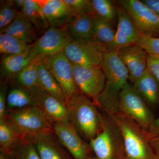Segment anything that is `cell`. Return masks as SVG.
Returning a JSON list of instances; mask_svg holds the SVG:
<instances>
[{
  "mask_svg": "<svg viewBox=\"0 0 159 159\" xmlns=\"http://www.w3.org/2000/svg\"><path fill=\"white\" fill-rule=\"evenodd\" d=\"M105 77L104 89L97 99V107L106 113L119 111V96L129 80V71L118 54V50L107 49L101 65Z\"/></svg>",
  "mask_w": 159,
  "mask_h": 159,
  "instance_id": "1",
  "label": "cell"
},
{
  "mask_svg": "<svg viewBox=\"0 0 159 159\" xmlns=\"http://www.w3.org/2000/svg\"><path fill=\"white\" fill-rule=\"evenodd\" d=\"M106 114L112 119L120 130L125 157L130 159H157L146 131L136 122L119 110Z\"/></svg>",
  "mask_w": 159,
  "mask_h": 159,
  "instance_id": "2",
  "label": "cell"
},
{
  "mask_svg": "<svg viewBox=\"0 0 159 159\" xmlns=\"http://www.w3.org/2000/svg\"><path fill=\"white\" fill-rule=\"evenodd\" d=\"M70 121L86 141L96 136L102 129L101 113L94 102L79 93L66 103Z\"/></svg>",
  "mask_w": 159,
  "mask_h": 159,
  "instance_id": "3",
  "label": "cell"
},
{
  "mask_svg": "<svg viewBox=\"0 0 159 159\" xmlns=\"http://www.w3.org/2000/svg\"><path fill=\"white\" fill-rule=\"evenodd\" d=\"M4 118L20 139H30L43 132L53 130V122L37 107L6 110Z\"/></svg>",
  "mask_w": 159,
  "mask_h": 159,
  "instance_id": "4",
  "label": "cell"
},
{
  "mask_svg": "<svg viewBox=\"0 0 159 159\" xmlns=\"http://www.w3.org/2000/svg\"><path fill=\"white\" fill-rule=\"evenodd\" d=\"M101 116V130L89 145L97 159H122L125 155L120 130L109 116Z\"/></svg>",
  "mask_w": 159,
  "mask_h": 159,
  "instance_id": "5",
  "label": "cell"
},
{
  "mask_svg": "<svg viewBox=\"0 0 159 159\" xmlns=\"http://www.w3.org/2000/svg\"><path fill=\"white\" fill-rule=\"evenodd\" d=\"M119 108L145 131L155 119L148 104L129 82L119 94Z\"/></svg>",
  "mask_w": 159,
  "mask_h": 159,
  "instance_id": "6",
  "label": "cell"
},
{
  "mask_svg": "<svg viewBox=\"0 0 159 159\" xmlns=\"http://www.w3.org/2000/svg\"><path fill=\"white\" fill-rule=\"evenodd\" d=\"M72 65L75 82L80 92L97 106V99L105 85V75L101 66H86L73 63Z\"/></svg>",
  "mask_w": 159,
  "mask_h": 159,
  "instance_id": "7",
  "label": "cell"
},
{
  "mask_svg": "<svg viewBox=\"0 0 159 159\" xmlns=\"http://www.w3.org/2000/svg\"><path fill=\"white\" fill-rule=\"evenodd\" d=\"M121 6L133 20L141 35L159 37V16L139 0H121Z\"/></svg>",
  "mask_w": 159,
  "mask_h": 159,
  "instance_id": "8",
  "label": "cell"
},
{
  "mask_svg": "<svg viewBox=\"0 0 159 159\" xmlns=\"http://www.w3.org/2000/svg\"><path fill=\"white\" fill-rule=\"evenodd\" d=\"M107 50L92 40H72L64 53L72 63L77 65L100 66L103 54Z\"/></svg>",
  "mask_w": 159,
  "mask_h": 159,
  "instance_id": "9",
  "label": "cell"
},
{
  "mask_svg": "<svg viewBox=\"0 0 159 159\" xmlns=\"http://www.w3.org/2000/svg\"><path fill=\"white\" fill-rule=\"evenodd\" d=\"M72 41L63 28L51 27L33 44L30 54L33 61L43 60L63 52Z\"/></svg>",
  "mask_w": 159,
  "mask_h": 159,
  "instance_id": "10",
  "label": "cell"
},
{
  "mask_svg": "<svg viewBox=\"0 0 159 159\" xmlns=\"http://www.w3.org/2000/svg\"><path fill=\"white\" fill-rule=\"evenodd\" d=\"M43 60L62 89L66 102L80 93L75 82L72 62L64 52Z\"/></svg>",
  "mask_w": 159,
  "mask_h": 159,
  "instance_id": "11",
  "label": "cell"
},
{
  "mask_svg": "<svg viewBox=\"0 0 159 159\" xmlns=\"http://www.w3.org/2000/svg\"><path fill=\"white\" fill-rule=\"evenodd\" d=\"M52 126L55 135L74 159H87L93 154L89 144L70 121L53 122Z\"/></svg>",
  "mask_w": 159,
  "mask_h": 159,
  "instance_id": "12",
  "label": "cell"
},
{
  "mask_svg": "<svg viewBox=\"0 0 159 159\" xmlns=\"http://www.w3.org/2000/svg\"><path fill=\"white\" fill-rule=\"evenodd\" d=\"M117 29L113 43L110 48L119 50L137 44L141 34L126 10L122 6L117 7Z\"/></svg>",
  "mask_w": 159,
  "mask_h": 159,
  "instance_id": "13",
  "label": "cell"
},
{
  "mask_svg": "<svg viewBox=\"0 0 159 159\" xmlns=\"http://www.w3.org/2000/svg\"><path fill=\"white\" fill-rule=\"evenodd\" d=\"M40 159H74L57 139L54 130H48L32 137Z\"/></svg>",
  "mask_w": 159,
  "mask_h": 159,
  "instance_id": "14",
  "label": "cell"
},
{
  "mask_svg": "<svg viewBox=\"0 0 159 159\" xmlns=\"http://www.w3.org/2000/svg\"><path fill=\"white\" fill-rule=\"evenodd\" d=\"M118 54L129 71V80L133 84L147 68L148 54L137 44L123 47Z\"/></svg>",
  "mask_w": 159,
  "mask_h": 159,
  "instance_id": "15",
  "label": "cell"
},
{
  "mask_svg": "<svg viewBox=\"0 0 159 159\" xmlns=\"http://www.w3.org/2000/svg\"><path fill=\"white\" fill-rule=\"evenodd\" d=\"M95 24L93 13L73 14L62 28L72 40H92Z\"/></svg>",
  "mask_w": 159,
  "mask_h": 159,
  "instance_id": "16",
  "label": "cell"
},
{
  "mask_svg": "<svg viewBox=\"0 0 159 159\" xmlns=\"http://www.w3.org/2000/svg\"><path fill=\"white\" fill-rule=\"evenodd\" d=\"M35 107L41 110L52 122L70 121L68 110L65 103L43 90L39 93Z\"/></svg>",
  "mask_w": 159,
  "mask_h": 159,
  "instance_id": "17",
  "label": "cell"
},
{
  "mask_svg": "<svg viewBox=\"0 0 159 159\" xmlns=\"http://www.w3.org/2000/svg\"><path fill=\"white\" fill-rule=\"evenodd\" d=\"M35 1L42 9L51 27L62 28L73 14L64 0Z\"/></svg>",
  "mask_w": 159,
  "mask_h": 159,
  "instance_id": "18",
  "label": "cell"
},
{
  "mask_svg": "<svg viewBox=\"0 0 159 159\" xmlns=\"http://www.w3.org/2000/svg\"><path fill=\"white\" fill-rule=\"evenodd\" d=\"M33 61L30 51L23 54L3 55L1 61V80L10 84L16 75Z\"/></svg>",
  "mask_w": 159,
  "mask_h": 159,
  "instance_id": "19",
  "label": "cell"
},
{
  "mask_svg": "<svg viewBox=\"0 0 159 159\" xmlns=\"http://www.w3.org/2000/svg\"><path fill=\"white\" fill-rule=\"evenodd\" d=\"M1 33L12 35L28 44H33L38 39V33L33 24L21 11L13 22Z\"/></svg>",
  "mask_w": 159,
  "mask_h": 159,
  "instance_id": "20",
  "label": "cell"
},
{
  "mask_svg": "<svg viewBox=\"0 0 159 159\" xmlns=\"http://www.w3.org/2000/svg\"><path fill=\"white\" fill-rule=\"evenodd\" d=\"M132 85L148 106L159 104V83L148 68Z\"/></svg>",
  "mask_w": 159,
  "mask_h": 159,
  "instance_id": "21",
  "label": "cell"
},
{
  "mask_svg": "<svg viewBox=\"0 0 159 159\" xmlns=\"http://www.w3.org/2000/svg\"><path fill=\"white\" fill-rule=\"evenodd\" d=\"M39 90H31L17 86H11L8 91L6 110L35 107Z\"/></svg>",
  "mask_w": 159,
  "mask_h": 159,
  "instance_id": "22",
  "label": "cell"
},
{
  "mask_svg": "<svg viewBox=\"0 0 159 159\" xmlns=\"http://www.w3.org/2000/svg\"><path fill=\"white\" fill-rule=\"evenodd\" d=\"M37 60L39 81L42 88L47 93L66 104V99L64 93L48 67L43 60Z\"/></svg>",
  "mask_w": 159,
  "mask_h": 159,
  "instance_id": "23",
  "label": "cell"
},
{
  "mask_svg": "<svg viewBox=\"0 0 159 159\" xmlns=\"http://www.w3.org/2000/svg\"><path fill=\"white\" fill-rule=\"evenodd\" d=\"M38 64L37 60H34L22 70L9 84L31 90H43L40 83Z\"/></svg>",
  "mask_w": 159,
  "mask_h": 159,
  "instance_id": "24",
  "label": "cell"
},
{
  "mask_svg": "<svg viewBox=\"0 0 159 159\" xmlns=\"http://www.w3.org/2000/svg\"><path fill=\"white\" fill-rule=\"evenodd\" d=\"M21 11L33 24L38 34H43L51 27L42 9L35 0H25Z\"/></svg>",
  "mask_w": 159,
  "mask_h": 159,
  "instance_id": "25",
  "label": "cell"
},
{
  "mask_svg": "<svg viewBox=\"0 0 159 159\" xmlns=\"http://www.w3.org/2000/svg\"><path fill=\"white\" fill-rule=\"evenodd\" d=\"M95 17L92 40L103 46L107 49H109L113 43L116 31L113 25L104 20Z\"/></svg>",
  "mask_w": 159,
  "mask_h": 159,
  "instance_id": "26",
  "label": "cell"
},
{
  "mask_svg": "<svg viewBox=\"0 0 159 159\" xmlns=\"http://www.w3.org/2000/svg\"><path fill=\"white\" fill-rule=\"evenodd\" d=\"M33 44L26 43L12 35L0 34V53L3 55L23 54L31 50Z\"/></svg>",
  "mask_w": 159,
  "mask_h": 159,
  "instance_id": "27",
  "label": "cell"
},
{
  "mask_svg": "<svg viewBox=\"0 0 159 159\" xmlns=\"http://www.w3.org/2000/svg\"><path fill=\"white\" fill-rule=\"evenodd\" d=\"M92 13L96 17L106 21L113 25L117 18V7L110 0L90 1Z\"/></svg>",
  "mask_w": 159,
  "mask_h": 159,
  "instance_id": "28",
  "label": "cell"
},
{
  "mask_svg": "<svg viewBox=\"0 0 159 159\" xmlns=\"http://www.w3.org/2000/svg\"><path fill=\"white\" fill-rule=\"evenodd\" d=\"M7 154L11 159H40L35 145L29 139L20 138Z\"/></svg>",
  "mask_w": 159,
  "mask_h": 159,
  "instance_id": "29",
  "label": "cell"
},
{
  "mask_svg": "<svg viewBox=\"0 0 159 159\" xmlns=\"http://www.w3.org/2000/svg\"><path fill=\"white\" fill-rule=\"evenodd\" d=\"M20 138L18 136L5 118L0 119L1 152L9 154Z\"/></svg>",
  "mask_w": 159,
  "mask_h": 159,
  "instance_id": "30",
  "label": "cell"
},
{
  "mask_svg": "<svg viewBox=\"0 0 159 159\" xmlns=\"http://www.w3.org/2000/svg\"><path fill=\"white\" fill-rule=\"evenodd\" d=\"M0 9V30L5 29L15 19L21 11L16 7L14 1H2Z\"/></svg>",
  "mask_w": 159,
  "mask_h": 159,
  "instance_id": "31",
  "label": "cell"
},
{
  "mask_svg": "<svg viewBox=\"0 0 159 159\" xmlns=\"http://www.w3.org/2000/svg\"><path fill=\"white\" fill-rule=\"evenodd\" d=\"M151 56L159 57V37H152L141 35L137 43Z\"/></svg>",
  "mask_w": 159,
  "mask_h": 159,
  "instance_id": "32",
  "label": "cell"
},
{
  "mask_svg": "<svg viewBox=\"0 0 159 159\" xmlns=\"http://www.w3.org/2000/svg\"><path fill=\"white\" fill-rule=\"evenodd\" d=\"M69 6L73 14L92 13L89 0H64Z\"/></svg>",
  "mask_w": 159,
  "mask_h": 159,
  "instance_id": "33",
  "label": "cell"
},
{
  "mask_svg": "<svg viewBox=\"0 0 159 159\" xmlns=\"http://www.w3.org/2000/svg\"><path fill=\"white\" fill-rule=\"evenodd\" d=\"M8 84L5 81L1 80L0 87V119L4 118L6 110L7 94L8 91Z\"/></svg>",
  "mask_w": 159,
  "mask_h": 159,
  "instance_id": "34",
  "label": "cell"
},
{
  "mask_svg": "<svg viewBox=\"0 0 159 159\" xmlns=\"http://www.w3.org/2000/svg\"><path fill=\"white\" fill-rule=\"evenodd\" d=\"M147 68L156 77L159 83V57L148 54Z\"/></svg>",
  "mask_w": 159,
  "mask_h": 159,
  "instance_id": "35",
  "label": "cell"
},
{
  "mask_svg": "<svg viewBox=\"0 0 159 159\" xmlns=\"http://www.w3.org/2000/svg\"><path fill=\"white\" fill-rule=\"evenodd\" d=\"M148 140L159 137V117L154 119L146 131Z\"/></svg>",
  "mask_w": 159,
  "mask_h": 159,
  "instance_id": "36",
  "label": "cell"
},
{
  "mask_svg": "<svg viewBox=\"0 0 159 159\" xmlns=\"http://www.w3.org/2000/svg\"><path fill=\"white\" fill-rule=\"evenodd\" d=\"M141 2L159 16V0H141Z\"/></svg>",
  "mask_w": 159,
  "mask_h": 159,
  "instance_id": "37",
  "label": "cell"
},
{
  "mask_svg": "<svg viewBox=\"0 0 159 159\" xmlns=\"http://www.w3.org/2000/svg\"><path fill=\"white\" fill-rule=\"evenodd\" d=\"M149 142L157 159H159V137L149 139Z\"/></svg>",
  "mask_w": 159,
  "mask_h": 159,
  "instance_id": "38",
  "label": "cell"
},
{
  "mask_svg": "<svg viewBox=\"0 0 159 159\" xmlns=\"http://www.w3.org/2000/svg\"><path fill=\"white\" fill-rule=\"evenodd\" d=\"M14 2L16 7L21 11L22 9L25 6V0H15Z\"/></svg>",
  "mask_w": 159,
  "mask_h": 159,
  "instance_id": "39",
  "label": "cell"
},
{
  "mask_svg": "<svg viewBox=\"0 0 159 159\" xmlns=\"http://www.w3.org/2000/svg\"><path fill=\"white\" fill-rule=\"evenodd\" d=\"M0 159H11L9 155L7 154L1 152L0 154Z\"/></svg>",
  "mask_w": 159,
  "mask_h": 159,
  "instance_id": "40",
  "label": "cell"
},
{
  "mask_svg": "<svg viewBox=\"0 0 159 159\" xmlns=\"http://www.w3.org/2000/svg\"><path fill=\"white\" fill-rule=\"evenodd\" d=\"M87 159H97L96 157L95 156V155H91Z\"/></svg>",
  "mask_w": 159,
  "mask_h": 159,
  "instance_id": "41",
  "label": "cell"
},
{
  "mask_svg": "<svg viewBox=\"0 0 159 159\" xmlns=\"http://www.w3.org/2000/svg\"><path fill=\"white\" fill-rule=\"evenodd\" d=\"M122 159H130L128 158H127V157H125V156H124V157H123L122 158Z\"/></svg>",
  "mask_w": 159,
  "mask_h": 159,
  "instance_id": "42",
  "label": "cell"
}]
</instances>
